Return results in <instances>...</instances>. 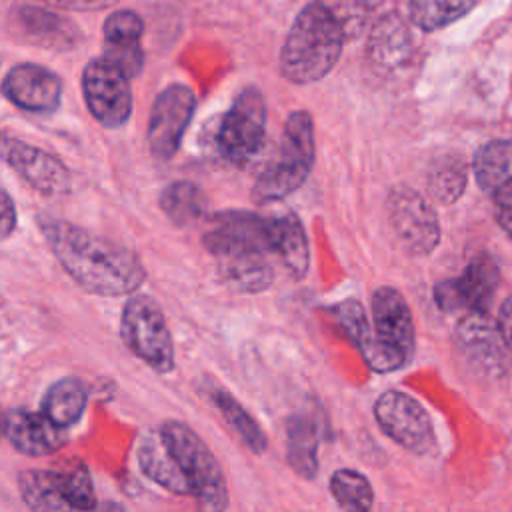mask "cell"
Wrapping results in <instances>:
<instances>
[{
    "label": "cell",
    "instance_id": "f1b7e54d",
    "mask_svg": "<svg viewBox=\"0 0 512 512\" xmlns=\"http://www.w3.org/2000/svg\"><path fill=\"white\" fill-rule=\"evenodd\" d=\"M408 34L398 18H386L372 36V58L378 66L394 68L408 56Z\"/></svg>",
    "mask_w": 512,
    "mask_h": 512
},
{
    "label": "cell",
    "instance_id": "7a4b0ae2",
    "mask_svg": "<svg viewBox=\"0 0 512 512\" xmlns=\"http://www.w3.org/2000/svg\"><path fill=\"white\" fill-rule=\"evenodd\" d=\"M346 30L332 10L314 0L294 20L280 52L282 74L296 84L324 78L336 64Z\"/></svg>",
    "mask_w": 512,
    "mask_h": 512
},
{
    "label": "cell",
    "instance_id": "4316f807",
    "mask_svg": "<svg viewBox=\"0 0 512 512\" xmlns=\"http://www.w3.org/2000/svg\"><path fill=\"white\" fill-rule=\"evenodd\" d=\"M330 492L344 512H370L374 488L370 480L352 468H340L330 476Z\"/></svg>",
    "mask_w": 512,
    "mask_h": 512
},
{
    "label": "cell",
    "instance_id": "5b68a950",
    "mask_svg": "<svg viewBox=\"0 0 512 512\" xmlns=\"http://www.w3.org/2000/svg\"><path fill=\"white\" fill-rule=\"evenodd\" d=\"M314 162V126L304 110L288 116L278 156L260 172L254 184L256 202H272L302 186Z\"/></svg>",
    "mask_w": 512,
    "mask_h": 512
},
{
    "label": "cell",
    "instance_id": "83f0119b",
    "mask_svg": "<svg viewBox=\"0 0 512 512\" xmlns=\"http://www.w3.org/2000/svg\"><path fill=\"white\" fill-rule=\"evenodd\" d=\"M478 0H410L412 22L422 30H438L468 14Z\"/></svg>",
    "mask_w": 512,
    "mask_h": 512
},
{
    "label": "cell",
    "instance_id": "52a82bcc",
    "mask_svg": "<svg viewBox=\"0 0 512 512\" xmlns=\"http://www.w3.org/2000/svg\"><path fill=\"white\" fill-rule=\"evenodd\" d=\"M374 418L380 430L404 450L424 456L436 450L434 424L426 408L402 390H386L374 402Z\"/></svg>",
    "mask_w": 512,
    "mask_h": 512
},
{
    "label": "cell",
    "instance_id": "2e32d148",
    "mask_svg": "<svg viewBox=\"0 0 512 512\" xmlns=\"http://www.w3.org/2000/svg\"><path fill=\"white\" fill-rule=\"evenodd\" d=\"M2 94L26 112L46 114L58 108L62 82L58 74L40 64H18L2 80Z\"/></svg>",
    "mask_w": 512,
    "mask_h": 512
},
{
    "label": "cell",
    "instance_id": "9a60e30c",
    "mask_svg": "<svg viewBox=\"0 0 512 512\" xmlns=\"http://www.w3.org/2000/svg\"><path fill=\"white\" fill-rule=\"evenodd\" d=\"M390 224L400 242L414 254H428L440 240V226L432 206L406 186H398L388 196Z\"/></svg>",
    "mask_w": 512,
    "mask_h": 512
},
{
    "label": "cell",
    "instance_id": "8d00e7d4",
    "mask_svg": "<svg viewBox=\"0 0 512 512\" xmlns=\"http://www.w3.org/2000/svg\"><path fill=\"white\" fill-rule=\"evenodd\" d=\"M0 436H4V414L0 410Z\"/></svg>",
    "mask_w": 512,
    "mask_h": 512
},
{
    "label": "cell",
    "instance_id": "836d02e7",
    "mask_svg": "<svg viewBox=\"0 0 512 512\" xmlns=\"http://www.w3.org/2000/svg\"><path fill=\"white\" fill-rule=\"evenodd\" d=\"M494 214L500 228L512 236V180L494 192Z\"/></svg>",
    "mask_w": 512,
    "mask_h": 512
},
{
    "label": "cell",
    "instance_id": "8992f818",
    "mask_svg": "<svg viewBox=\"0 0 512 512\" xmlns=\"http://www.w3.org/2000/svg\"><path fill=\"white\" fill-rule=\"evenodd\" d=\"M124 344L152 370L168 374L174 370V344L158 302L146 294L130 296L120 316Z\"/></svg>",
    "mask_w": 512,
    "mask_h": 512
},
{
    "label": "cell",
    "instance_id": "e575fe53",
    "mask_svg": "<svg viewBox=\"0 0 512 512\" xmlns=\"http://www.w3.org/2000/svg\"><path fill=\"white\" fill-rule=\"evenodd\" d=\"M16 228V206L10 194L0 188V240L8 238Z\"/></svg>",
    "mask_w": 512,
    "mask_h": 512
},
{
    "label": "cell",
    "instance_id": "5bb4252c",
    "mask_svg": "<svg viewBox=\"0 0 512 512\" xmlns=\"http://www.w3.org/2000/svg\"><path fill=\"white\" fill-rule=\"evenodd\" d=\"M0 160L44 196H64L72 188V174L66 164L28 142L0 134Z\"/></svg>",
    "mask_w": 512,
    "mask_h": 512
},
{
    "label": "cell",
    "instance_id": "f546056e",
    "mask_svg": "<svg viewBox=\"0 0 512 512\" xmlns=\"http://www.w3.org/2000/svg\"><path fill=\"white\" fill-rule=\"evenodd\" d=\"M466 186V168L458 156H442L438 158L428 174V188L432 196L442 202L450 204L460 198Z\"/></svg>",
    "mask_w": 512,
    "mask_h": 512
},
{
    "label": "cell",
    "instance_id": "ba28073f",
    "mask_svg": "<svg viewBox=\"0 0 512 512\" xmlns=\"http://www.w3.org/2000/svg\"><path fill=\"white\" fill-rule=\"evenodd\" d=\"M266 132V104L258 88H244L230 110L224 114L218 128V150L232 164L250 162L262 142Z\"/></svg>",
    "mask_w": 512,
    "mask_h": 512
},
{
    "label": "cell",
    "instance_id": "277c9868",
    "mask_svg": "<svg viewBox=\"0 0 512 512\" xmlns=\"http://www.w3.org/2000/svg\"><path fill=\"white\" fill-rule=\"evenodd\" d=\"M416 348L412 312L404 296L390 286L372 294V346L366 364L372 372H394L406 366Z\"/></svg>",
    "mask_w": 512,
    "mask_h": 512
},
{
    "label": "cell",
    "instance_id": "8fae6325",
    "mask_svg": "<svg viewBox=\"0 0 512 512\" xmlns=\"http://www.w3.org/2000/svg\"><path fill=\"white\" fill-rule=\"evenodd\" d=\"M82 94L90 114L106 128H120L132 116L130 78L104 58H94L86 64Z\"/></svg>",
    "mask_w": 512,
    "mask_h": 512
},
{
    "label": "cell",
    "instance_id": "d6986e66",
    "mask_svg": "<svg viewBox=\"0 0 512 512\" xmlns=\"http://www.w3.org/2000/svg\"><path fill=\"white\" fill-rule=\"evenodd\" d=\"M138 464H140V470L152 482L160 484L168 492H174L180 496H192L182 470L178 468L176 460L168 452L158 432H150L142 436L138 444Z\"/></svg>",
    "mask_w": 512,
    "mask_h": 512
},
{
    "label": "cell",
    "instance_id": "ac0fdd59",
    "mask_svg": "<svg viewBox=\"0 0 512 512\" xmlns=\"http://www.w3.org/2000/svg\"><path fill=\"white\" fill-rule=\"evenodd\" d=\"M320 426L312 414L296 412L286 418V460L290 468L312 480L318 474Z\"/></svg>",
    "mask_w": 512,
    "mask_h": 512
},
{
    "label": "cell",
    "instance_id": "1f68e13d",
    "mask_svg": "<svg viewBox=\"0 0 512 512\" xmlns=\"http://www.w3.org/2000/svg\"><path fill=\"white\" fill-rule=\"evenodd\" d=\"M102 32L104 44H138L144 32V22L132 10H116L106 16Z\"/></svg>",
    "mask_w": 512,
    "mask_h": 512
},
{
    "label": "cell",
    "instance_id": "ffe728a7",
    "mask_svg": "<svg viewBox=\"0 0 512 512\" xmlns=\"http://www.w3.org/2000/svg\"><path fill=\"white\" fill-rule=\"evenodd\" d=\"M218 268L224 280L238 292L254 294L266 290L272 280L274 272L272 266L262 252H246L218 258Z\"/></svg>",
    "mask_w": 512,
    "mask_h": 512
},
{
    "label": "cell",
    "instance_id": "e0dca14e",
    "mask_svg": "<svg viewBox=\"0 0 512 512\" xmlns=\"http://www.w3.org/2000/svg\"><path fill=\"white\" fill-rule=\"evenodd\" d=\"M4 436L26 456H46L56 452L66 440L64 428L56 426L42 412H28L22 408L4 414Z\"/></svg>",
    "mask_w": 512,
    "mask_h": 512
},
{
    "label": "cell",
    "instance_id": "9c48e42d",
    "mask_svg": "<svg viewBox=\"0 0 512 512\" xmlns=\"http://www.w3.org/2000/svg\"><path fill=\"white\" fill-rule=\"evenodd\" d=\"M272 218L246 210H226L210 218L202 236L208 252L218 260L244 252H272Z\"/></svg>",
    "mask_w": 512,
    "mask_h": 512
},
{
    "label": "cell",
    "instance_id": "d4e9b609",
    "mask_svg": "<svg viewBox=\"0 0 512 512\" xmlns=\"http://www.w3.org/2000/svg\"><path fill=\"white\" fill-rule=\"evenodd\" d=\"M474 176L484 192H496L512 180V142L494 140L484 144L474 158Z\"/></svg>",
    "mask_w": 512,
    "mask_h": 512
},
{
    "label": "cell",
    "instance_id": "603a6c76",
    "mask_svg": "<svg viewBox=\"0 0 512 512\" xmlns=\"http://www.w3.org/2000/svg\"><path fill=\"white\" fill-rule=\"evenodd\" d=\"M88 390L80 378L68 376L54 382L42 402V414L60 428L76 424L86 408Z\"/></svg>",
    "mask_w": 512,
    "mask_h": 512
},
{
    "label": "cell",
    "instance_id": "7402d4cb",
    "mask_svg": "<svg viewBox=\"0 0 512 512\" xmlns=\"http://www.w3.org/2000/svg\"><path fill=\"white\" fill-rule=\"evenodd\" d=\"M208 398L214 404V408L222 414L224 422L236 432V436L248 446L254 454H264L268 448V438L262 430V426L256 422V418L224 388L210 386Z\"/></svg>",
    "mask_w": 512,
    "mask_h": 512
},
{
    "label": "cell",
    "instance_id": "cb8c5ba5",
    "mask_svg": "<svg viewBox=\"0 0 512 512\" xmlns=\"http://www.w3.org/2000/svg\"><path fill=\"white\" fill-rule=\"evenodd\" d=\"M272 252L284 262L292 276H304L308 268V242L300 220L294 214L272 218Z\"/></svg>",
    "mask_w": 512,
    "mask_h": 512
},
{
    "label": "cell",
    "instance_id": "44dd1931",
    "mask_svg": "<svg viewBox=\"0 0 512 512\" xmlns=\"http://www.w3.org/2000/svg\"><path fill=\"white\" fill-rule=\"evenodd\" d=\"M16 16V26L34 42L46 48H70L74 44L76 30L70 26L72 22L30 6H20Z\"/></svg>",
    "mask_w": 512,
    "mask_h": 512
},
{
    "label": "cell",
    "instance_id": "4dcf8cb0",
    "mask_svg": "<svg viewBox=\"0 0 512 512\" xmlns=\"http://www.w3.org/2000/svg\"><path fill=\"white\" fill-rule=\"evenodd\" d=\"M330 314L338 322V326L344 330V334L356 344V348L366 358V354L370 352V346H372V326L366 318L362 304L356 300H344V302H338L336 306H332Z\"/></svg>",
    "mask_w": 512,
    "mask_h": 512
},
{
    "label": "cell",
    "instance_id": "d6a6232c",
    "mask_svg": "<svg viewBox=\"0 0 512 512\" xmlns=\"http://www.w3.org/2000/svg\"><path fill=\"white\" fill-rule=\"evenodd\" d=\"M102 58L120 70L126 78H134L140 74L144 66V50L138 44H104Z\"/></svg>",
    "mask_w": 512,
    "mask_h": 512
},
{
    "label": "cell",
    "instance_id": "7c38bea8",
    "mask_svg": "<svg viewBox=\"0 0 512 512\" xmlns=\"http://www.w3.org/2000/svg\"><path fill=\"white\" fill-rule=\"evenodd\" d=\"M194 106V92L184 84H172L156 96L146 130L150 152L156 158L168 160L178 152Z\"/></svg>",
    "mask_w": 512,
    "mask_h": 512
},
{
    "label": "cell",
    "instance_id": "d590c367",
    "mask_svg": "<svg viewBox=\"0 0 512 512\" xmlns=\"http://www.w3.org/2000/svg\"><path fill=\"white\" fill-rule=\"evenodd\" d=\"M498 330L502 334V340L508 348V352L512 354V296L504 300V304L500 306V312H498Z\"/></svg>",
    "mask_w": 512,
    "mask_h": 512
},
{
    "label": "cell",
    "instance_id": "3957f363",
    "mask_svg": "<svg viewBox=\"0 0 512 512\" xmlns=\"http://www.w3.org/2000/svg\"><path fill=\"white\" fill-rule=\"evenodd\" d=\"M158 434L182 470L198 510L226 512L230 504L226 476L208 444L180 420H166Z\"/></svg>",
    "mask_w": 512,
    "mask_h": 512
},
{
    "label": "cell",
    "instance_id": "30bf717a",
    "mask_svg": "<svg viewBox=\"0 0 512 512\" xmlns=\"http://www.w3.org/2000/svg\"><path fill=\"white\" fill-rule=\"evenodd\" d=\"M454 342L466 362L484 378L500 380L510 370V352L498 324L486 312L464 314L454 330Z\"/></svg>",
    "mask_w": 512,
    "mask_h": 512
},
{
    "label": "cell",
    "instance_id": "4fadbf2b",
    "mask_svg": "<svg viewBox=\"0 0 512 512\" xmlns=\"http://www.w3.org/2000/svg\"><path fill=\"white\" fill-rule=\"evenodd\" d=\"M498 282L500 270L496 262L482 254L476 256L460 276L438 282L434 288V300L444 312H486Z\"/></svg>",
    "mask_w": 512,
    "mask_h": 512
},
{
    "label": "cell",
    "instance_id": "6da1fadb",
    "mask_svg": "<svg viewBox=\"0 0 512 512\" xmlns=\"http://www.w3.org/2000/svg\"><path fill=\"white\" fill-rule=\"evenodd\" d=\"M38 226L62 268L86 292L124 296L144 282L146 270L132 250L46 214H40Z\"/></svg>",
    "mask_w": 512,
    "mask_h": 512
},
{
    "label": "cell",
    "instance_id": "484cf974",
    "mask_svg": "<svg viewBox=\"0 0 512 512\" xmlns=\"http://www.w3.org/2000/svg\"><path fill=\"white\" fill-rule=\"evenodd\" d=\"M206 204L204 192L186 180L168 184L160 194V208L174 224L180 226L200 220V216L206 212Z\"/></svg>",
    "mask_w": 512,
    "mask_h": 512
}]
</instances>
